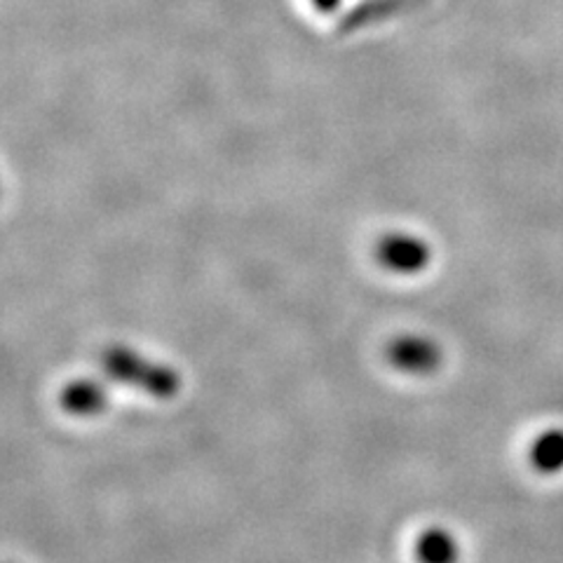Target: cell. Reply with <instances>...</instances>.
Listing matches in <instances>:
<instances>
[{
	"label": "cell",
	"mask_w": 563,
	"mask_h": 563,
	"mask_svg": "<svg viewBox=\"0 0 563 563\" xmlns=\"http://www.w3.org/2000/svg\"><path fill=\"white\" fill-rule=\"evenodd\" d=\"M101 364L106 368V374H109L111 378L141 387V390H146L155 397L169 399L179 393V387H181L179 374L172 372V368H167L163 364L144 360L139 352H134L130 347H122V345L109 347L103 352Z\"/></svg>",
	"instance_id": "1"
},
{
	"label": "cell",
	"mask_w": 563,
	"mask_h": 563,
	"mask_svg": "<svg viewBox=\"0 0 563 563\" xmlns=\"http://www.w3.org/2000/svg\"><path fill=\"white\" fill-rule=\"evenodd\" d=\"M376 256L380 266L399 273V275H416L430 266L432 246L411 233H390L378 242Z\"/></svg>",
	"instance_id": "2"
},
{
	"label": "cell",
	"mask_w": 563,
	"mask_h": 563,
	"mask_svg": "<svg viewBox=\"0 0 563 563\" xmlns=\"http://www.w3.org/2000/svg\"><path fill=\"white\" fill-rule=\"evenodd\" d=\"M390 362L409 374H430L442 362V350L426 336H401L387 347Z\"/></svg>",
	"instance_id": "3"
},
{
	"label": "cell",
	"mask_w": 563,
	"mask_h": 563,
	"mask_svg": "<svg viewBox=\"0 0 563 563\" xmlns=\"http://www.w3.org/2000/svg\"><path fill=\"white\" fill-rule=\"evenodd\" d=\"M422 3H428V0H366V3H362L360 8H355L345 16L339 26V33L347 35V33H355V31H362L368 26L383 24L390 20V16L411 12Z\"/></svg>",
	"instance_id": "4"
},
{
	"label": "cell",
	"mask_w": 563,
	"mask_h": 563,
	"mask_svg": "<svg viewBox=\"0 0 563 563\" xmlns=\"http://www.w3.org/2000/svg\"><path fill=\"white\" fill-rule=\"evenodd\" d=\"M62 404L74 416H97L106 407V390L95 380H76L64 390Z\"/></svg>",
	"instance_id": "5"
},
{
	"label": "cell",
	"mask_w": 563,
	"mask_h": 563,
	"mask_svg": "<svg viewBox=\"0 0 563 563\" xmlns=\"http://www.w3.org/2000/svg\"><path fill=\"white\" fill-rule=\"evenodd\" d=\"M531 463L542 474H559L563 470V430H548L536 439Z\"/></svg>",
	"instance_id": "6"
},
{
	"label": "cell",
	"mask_w": 563,
	"mask_h": 563,
	"mask_svg": "<svg viewBox=\"0 0 563 563\" xmlns=\"http://www.w3.org/2000/svg\"><path fill=\"white\" fill-rule=\"evenodd\" d=\"M461 548L451 533L442 528H432L418 540V559L420 563H457Z\"/></svg>",
	"instance_id": "7"
},
{
	"label": "cell",
	"mask_w": 563,
	"mask_h": 563,
	"mask_svg": "<svg viewBox=\"0 0 563 563\" xmlns=\"http://www.w3.org/2000/svg\"><path fill=\"white\" fill-rule=\"evenodd\" d=\"M341 3H343V0H312V5H314L317 10H320V12H333V10H339Z\"/></svg>",
	"instance_id": "8"
}]
</instances>
